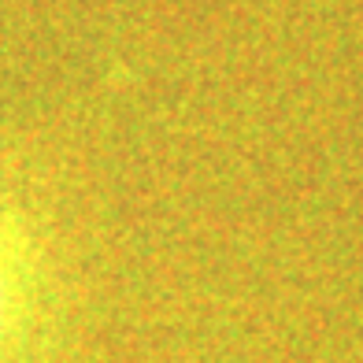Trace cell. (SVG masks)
I'll list each match as a JSON object with an SVG mask.
<instances>
[{"label": "cell", "instance_id": "1", "mask_svg": "<svg viewBox=\"0 0 363 363\" xmlns=\"http://www.w3.org/2000/svg\"><path fill=\"white\" fill-rule=\"evenodd\" d=\"M41 263L26 226L0 208V363H11L38 337Z\"/></svg>", "mask_w": 363, "mask_h": 363}]
</instances>
